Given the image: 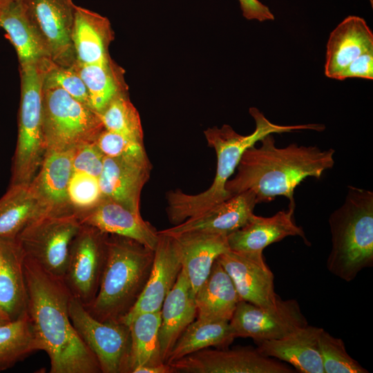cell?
I'll return each instance as SVG.
<instances>
[{
    "label": "cell",
    "instance_id": "30bf717a",
    "mask_svg": "<svg viewBox=\"0 0 373 373\" xmlns=\"http://www.w3.org/2000/svg\"><path fill=\"white\" fill-rule=\"evenodd\" d=\"M107 233L82 224L69 252L64 282L71 295L85 307L98 291L106 257Z\"/></svg>",
    "mask_w": 373,
    "mask_h": 373
},
{
    "label": "cell",
    "instance_id": "3957f363",
    "mask_svg": "<svg viewBox=\"0 0 373 373\" xmlns=\"http://www.w3.org/2000/svg\"><path fill=\"white\" fill-rule=\"evenodd\" d=\"M249 113L256 123L255 130L249 135H240L227 124L204 131L208 146L215 150L217 156L215 178L207 190L198 194H187L180 190L168 192L166 213L172 224H178L232 196L225 189L226 182L236 170L243 153L267 135L302 130L322 131L325 129V126L319 124H275L254 107L249 108Z\"/></svg>",
    "mask_w": 373,
    "mask_h": 373
},
{
    "label": "cell",
    "instance_id": "f1b7e54d",
    "mask_svg": "<svg viewBox=\"0 0 373 373\" xmlns=\"http://www.w3.org/2000/svg\"><path fill=\"white\" fill-rule=\"evenodd\" d=\"M48 214L29 184H10L0 198V238L15 239L29 224Z\"/></svg>",
    "mask_w": 373,
    "mask_h": 373
},
{
    "label": "cell",
    "instance_id": "ee69618b",
    "mask_svg": "<svg viewBox=\"0 0 373 373\" xmlns=\"http://www.w3.org/2000/svg\"><path fill=\"white\" fill-rule=\"evenodd\" d=\"M10 1H12V0H0V6Z\"/></svg>",
    "mask_w": 373,
    "mask_h": 373
},
{
    "label": "cell",
    "instance_id": "6da1fadb",
    "mask_svg": "<svg viewBox=\"0 0 373 373\" xmlns=\"http://www.w3.org/2000/svg\"><path fill=\"white\" fill-rule=\"evenodd\" d=\"M27 312L41 350L49 356L50 373L102 372L96 356L76 332L69 316L72 296L62 279L24 256Z\"/></svg>",
    "mask_w": 373,
    "mask_h": 373
},
{
    "label": "cell",
    "instance_id": "484cf974",
    "mask_svg": "<svg viewBox=\"0 0 373 373\" xmlns=\"http://www.w3.org/2000/svg\"><path fill=\"white\" fill-rule=\"evenodd\" d=\"M0 28L15 47L20 66L51 60L23 0L0 6Z\"/></svg>",
    "mask_w": 373,
    "mask_h": 373
},
{
    "label": "cell",
    "instance_id": "2e32d148",
    "mask_svg": "<svg viewBox=\"0 0 373 373\" xmlns=\"http://www.w3.org/2000/svg\"><path fill=\"white\" fill-rule=\"evenodd\" d=\"M256 204L255 194L245 191L158 233L176 236L188 232H204L227 236L251 220Z\"/></svg>",
    "mask_w": 373,
    "mask_h": 373
},
{
    "label": "cell",
    "instance_id": "ac0fdd59",
    "mask_svg": "<svg viewBox=\"0 0 373 373\" xmlns=\"http://www.w3.org/2000/svg\"><path fill=\"white\" fill-rule=\"evenodd\" d=\"M80 222L100 231L133 239L155 250L159 239L158 231L145 221L140 212L133 211L107 198L92 209L77 213Z\"/></svg>",
    "mask_w": 373,
    "mask_h": 373
},
{
    "label": "cell",
    "instance_id": "7a4b0ae2",
    "mask_svg": "<svg viewBox=\"0 0 373 373\" xmlns=\"http://www.w3.org/2000/svg\"><path fill=\"white\" fill-rule=\"evenodd\" d=\"M259 142V146L254 145L243 153L236 175L226 182L225 189L231 195L251 191L257 204L283 195L289 204H295L296 187L308 177L320 179L334 164L333 149L294 143L278 147L272 134Z\"/></svg>",
    "mask_w": 373,
    "mask_h": 373
},
{
    "label": "cell",
    "instance_id": "8992f818",
    "mask_svg": "<svg viewBox=\"0 0 373 373\" xmlns=\"http://www.w3.org/2000/svg\"><path fill=\"white\" fill-rule=\"evenodd\" d=\"M48 61L20 66L19 129L10 184H29L46 153L43 131V86Z\"/></svg>",
    "mask_w": 373,
    "mask_h": 373
},
{
    "label": "cell",
    "instance_id": "836d02e7",
    "mask_svg": "<svg viewBox=\"0 0 373 373\" xmlns=\"http://www.w3.org/2000/svg\"><path fill=\"white\" fill-rule=\"evenodd\" d=\"M99 115L105 129L143 143L139 113L126 93L115 97Z\"/></svg>",
    "mask_w": 373,
    "mask_h": 373
},
{
    "label": "cell",
    "instance_id": "44dd1931",
    "mask_svg": "<svg viewBox=\"0 0 373 373\" xmlns=\"http://www.w3.org/2000/svg\"><path fill=\"white\" fill-rule=\"evenodd\" d=\"M173 238L182 264L195 294L208 277L215 260L229 249L227 236L204 232H188Z\"/></svg>",
    "mask_w": 373,
    "mask_h": 373
},
{
    "label": "cell",
    "instance_id": "cb8c5ba5",
    "mask_svg": "<svg viewBox=\"0 0 373 373\" xmlns=\"http://www.w3.org/2000/svg\"><path fill=\"white\" fill-rule=\"evenodd\" d=\"M373 49V34L365 21L349 16L331 32L327 44L325 74L338 79L343 70L362 53Z\"/></svg>",
    "mask_w": 373,
    "mask_h": 373
},
{
    "label": "cell",
    "instance_id": "4316f807",
    "mask_svg": "<svg viewBox=\"0 0 373 373\" xmlns=\"http://www.w3.org/2000/svg\"><path fill=\"white\" fill-rule=\"evenodd\" d=\"M23 261L15 238H0V307L12 321L28 313Z\"/></svg>",
    "mask_w": 373,
    "mask_h": 373
},
{
    "label": "cell",
    "instance_id": "1f68e13d",
    "mask_svg": "<svg viewBox=\"0 0 373 373\" xmlns=\"http://www.w3.org/2000/svg\"><path fill=\"white\" fill-rule=\"evenodd\" d=\"M72 67L86 87L89 107L98 114L115 97L125 93L122 75L112 61L102 64H83L75 61Z\"/></svg>",
    "mask_w": 373,
    "mask_h": 373
},
{
    "label": "cell",
    "instance_id": "83f0119b",
    "mask_svg": "<svg viewBox=\"0 0 373 373\" xmlns=\"http://www.w3.org/2000/svg\"><path fill=\"white\" fill-rule=\"evenodd\" d=\"M240 300L232 280L216 259L195 294L197 318L229 322Z\"/></svg>",
    "mask_w": 373,
    "mask_h": 373
},
{
    "label": "cell",
    "instance_id": "f6af8a7d",
    "mask_svg": "<svg viewBox=\"0 0 373 373\" xmlns=\"http://www.w3.org/2000/svg\"><path fill=\"white\" fill-rule=\"evenodd\" d=\"M370 1L371 3L372 7H373V0H370Z\"/></svg>",
    "mask_w": 373,
    "mask_h": 373
},
{
    "label": "cell",
    "instance_id": "9c48e42d",
    "mask_svg": "<svg viewBox=\"0 0 373 373\" xmlns=\"http://www.w3.org/2000/svg\"><path fill=\"white\" fill-rule=\"evenodd\" d=\"M68 312L78 335L96 356L102 372L128 373L131 348L129 326L121 322L97 320L73 296Z\"/></svg>",
    "mask_w": 373,
    "mask_h": 373
},
{
    "label": "cell",
    "instance_id": "b9f144b4",
    "mask_svg": "<svg viewBox=\"0 0 373 373\" xmlns=\"http://www.w3.org/2000/svg\"><path fill=\"white\" fill-rule=\"evenodd\" d=\"M133 373H174L171 366L166 363L157 365L142 366L135 369Z\"/></svg>",
    "mask_w": 373,
    "mask_h": 373
},
{
    "label": "cell",
    "instance_id": "ba28073f",
    "mask_svg": "<svg viewBox=\"0 0 373 373\" xmlns=\"http://www.w3.org/2000/svg\"><path fill=\"white\" fill-rule=\"evenodd\" d=\"M81 227L77 213L46 214L27 225L15 240L26 257L63 280L72 242Z\"/></svg>",
    "mask_w": 373,
    "mask_h": 373
},
{
    "label": "cell",
    "instance_id": "9a60e30c",
    "mask_svg": "<svg viewBox=\"0 0 373 373\" xmlns=\"http://www.w3.org/2000/svg\"><path fill=\"white\" fill-rule=\"evenodd\" d=\"M181 270L182 264L173 238L159 233L147 282L138 300L121 323L128 325L141 314L160 311Z\"/></svg>",
    "mask_w": 373,
    "mask_h": 373
},
{
    "label": "cell",
    "instance_id": "7bdbcfd3",
    "mask_svg": "<svg viewBox=\"0 0 373 373\" xmlns=\"http://www.w3.org/2000/svg\"><path fill=\"white\" fill-rule=\"evenodd\" d=\"M12 320L6 312L0 307V325L6 324Z\"/></svg>",
    "mask_w": 373,
    "mask_h": 373
},
{
    "label": "cell",
    "instance_id": "7402d4cb",
    "mask_svg": "<svg viewBox=\"0 0 373 373\" xmlns=\"http://www.w3.org/2000/svg\"><path fill=\"white\" fill-rule=\"evenodd\" d=\"M323 328L309 325L300 327L278 339L257 344L263 355L284 361L302 373H324L318 348Z\"/></svg>",
    "mask_w": 373,
    "mask_h": 373
},
{
    "label": "cell",
    "instance_id": "5bb4252c",
    "mask_svg": "<svg viewBox=\"0 0 373 373\" xmlns=\"http://www.w3.org/2000/svg\"><path fill=\"white\" fill-rule=\"evenodd\" d=\"M232 280L240 300L266 309L276 307L274 274L263 257L256 258L230 249L217 258Z\"/></svg>",
    "mask_w": 373,
    "mask_h": 373
},
{
    "label": "cell",
    "instance_id": "8fae6325",
    "mask_svg": "<svg viewBox=\"0 0 373 373\" xmlns=\"http://www.w3.org/2000/svg\"><path fill=\"white\" fill-rule=\"evenodd\" d=\"M229 325L236 338H250L257 345L281 338L308 325L295 299L279 298L274 309H266L240 300Z\"/></svg>",
    "mask_w": 373,
    "mask_h": 373
},
{
    "label": "cell",
    "instance_id": "5b68a950",
    "mask_svg": "<svg viewBox=\"0 0 373 373\" xmlns=\"http://www.w3.org/2000/svg\"><path fill=\"white\" fill-rule=\"evenodd\" d=\"M332 247L326 267L346 282L373 265V192L348 186L343 203L329 218Z\"/></svg>",
    "mask_w": 373,
    "mask_h": 373
},
{
    "label": "cell",
    "instance_id": "d6986e66",
    "mask_svg": "<svg viewBox=\"0 0 373 373\" xmlns=\"http://www.w3.org/2000/svg\"><path fill=\"white\" fill-rule=\"evenodd\" d=\"M150 171L149 160L104 157L99 177L103 197L140 212L141 192L149 178Z\"/></svg>",
    "mask_w": 373,
    "mask_h": 373
},
{
    "label": "cell",
    "instance_id": "4dcf8cb0",
    "mask_svg": "<svg viewBox=\"0 0 373 373\" xmlns=\"http://www.w3.org/2000/svg\"><path fill=\"white\" fill-rule=\"evenodd\" d=\"M161 312H146L136 316L128 325L131 348L128 372L142 366L164 363L160 354L159 329Z\"/></svg>",
    "mask_w": 373,
    "mask_h": 373
},
{
    "label": "cell",
    "instance_id": "d4e9b609",
    "mask_svg": "<svg viewBox=\"0 0 373 373\" xmlns=\"http://www.w3.org/2000/svg\"><path fill=\"white\" fill-rule=\"evenodd\" d=\"M72 39L76 62L102 64L111 61L108 48L114 34L108 18L75 5Z\"/></svg>",
    "mask_w": 373,
    "mask_h": 373
},
{
    "label": "cell",
    "instance_id": "7c38bea8",
    "mask_svg": "<svg viewBox=\"0 0 373 373\" xmlns=\"http://www.w3.org/2000/svg\"><path fill=\"white\" fill-rule=\"evenodd\" d=\"M182 373H293L289 365L262 354L256 347L206 348L169 364Z\"/></svg>",
    "mask_w": 373,
    "mask_h": 373
},
{
    "label": "cell",
    "instance_id": "e0dca14e",
    "mask_svg": "<svg viewBox=\"0 0 373 373\" xmlns=\"http://www.w3.org/2000/svg\"><path fill=\"white\" fill-rule=\"evenodd\" d=\"M294 209L295 204H289L287 209L279 211L271 217L254 214L244 227L227 236L229 249L262 258L265 247L288 236H299L309 243L304 230L295 222Z\"/></svg>",
    "mask_w": 373,
    "mask_h": 373
},
{
    "label": "cell",
    "instance_id": "52a82bcc",
    "mask_svg": "<svg viewBox=\"0 0 373 373\" xmlns=\"http://www.w3.org/2000/svg\"><path fill=\"white\" fill-rule=\"evenodd\" d=\"M104 129L97 113L63 89L44 82L43 131L46 151H70L95 142Z\"/></svg>",
    "mask_w": 373,
    "mask_h": 373
},
{
    "label": "cell",
    "instance_id": "ab89813d",
    "mask_svg": "<svg viewBox=\"0 0 373 373\" xmlns=\"http://www.w3.org/2000/svg\"><path fill=\"white\" fill-rule=\"evenodd\" d=\"M348 77L373 79V49L369 50L352 61L341 73L338 79Z\"/></svg>",
    "mask_w": 373,
    "mask_h": 373
},
{
    "label": "cell",
    "instance_id": "4fadbf2b",
    "mask_svg": "<svg viewBox=\"0 0 373 373\" xmlns=\"http://www.w3.org/2000/svg\"><path fill=\"white\" fill-rule=\"evenodd\" d=\"M51 60L71 67L76 61L73 44L75 4L72 0H23Z\"/></svg>",
    "mask_w": 373,
    "mask_h": 373
},
{
    "label": "cell",
    "instance_id": "ffe728a7",
    "mask_svg": "<svg viewBox=\"0 0 373 373\" xmlns=\"http://www.w3.org/2000/svg\"><path fill=\"white\" fill-rule=\"evenodd\" d=\"M73 150L47 151L41 166L30 183L48 214L75 213L68 200V188L73 169Z\"/></svg>",
    "mask_w": 373,
    "mask_h": 373
},
{
    "label": "cell",
    "instance_id": "d590c367",
    "mask_svg": "<svg viewBox=\"0 0 373 373\" xmlns=\"http://www.w3.org/2000/svg\"><path fill=\"white\" fill-rule=\"evenodd\" d=\"M68 195L75 213L92 209L103 198L98 178L75 171L69 181Z\"/></svg>",
    "mask_w": 373,
    "mask_h": 373
},
{
    "label": "cell",
    "instance_id": "d6a6232c",
    "mask_svg": "<svg viewBox=\"0 0 373 373\" xmlns=\"http://www.w3.org/2000/svg\"><path fill=\"white\" fill-rule=\"evenodd\" d=\"M37 350H41L40 345L28 313L0 325V371Z\"/></svg>",
    "mask_w": 373,
    "mask_h": 373
},
{
    "label": "cell",
    "instance_id": "60d3db41",
    "mask_svg": "<svg viewBox=\"0 0 373 373\" xmlns=\"http://www.w3.org/2000/svg\"><path fill=\"white\" fill-rule=\"evenodd\" d=\"M242 15L247 19L259 21L274 20V16L269 8L258 0H238Z\"/></svg>",
    "mask_w": 373,
    "mask_h": 373
},
{
    "label": "cell",
    "instance_id": "603a6c76",
    "mask_svg": "<svg viewBox=\"0 0 373 373\" xmlns=\"http://www.w3.org/2000/svg\"><path fill=\"white\" fill-rule=\"evenodd\" d=\"M160 354L164 363L175 342L197 317L195 294L182 270L161 307Z\"/></svg>",
    "mask_w": 373,
    "mask_h": 373
},
{
    "label": "cell",
    "instance_id": "f546056e",
    "mask_svg": "<svg viewBox=\"0 0 373 373\" xmlns=\"http://www.w3.org/2000/svg\"><path fill=\"white\" fill-rule=\"evenodd\" d=\"M235 338L229 322L197 318L178 338L166 363L170 364L185 356L210 347L227 348Z\"/></svg>",
    "mask_w": 373,
    "mask_h": 373
},
{
    "label": "cell",
    "instance_id": "74e56055",
    "mask_svg": "<svg viewBox=\"0 0 373 373\" xmlns=\"http://www.w3.org/2000/svg\"><path fill=\"white\" fill-rule=\"evenodd\" d=\"M44 82L63 89L77 100L88 106L86 87L72 66L65 67L49 61L46 65Z\"/></svg>",
    "mask_w": 373,
    "mask_h": 373
},
{
    "label": "cell",
    "instance_id": "8d00e7d4",
    "mask_svg": "<svg viewBox=\"0 0 373 373\" xmlns=\"http://www.w3.org/2000/svg\"><path fill=\"white\" fill-rule=\"evenodd\" d=\"M95 144L104 157L149 160L144 143L104 129Z\"/></svg>",
    "mask_w": 373,
    "mask_h": 373
},
{
    "label": "cell",
    "instance_id": "277c9868",
    "mask_svg": "<svg viewBox=\"0 0 373 373\" xmlns=\"http://www.w3.org/2000/svg\"><path fill=\"white\" fill-rule=\"evenodd\" d=\"M153 259L154 250L133 239L108 234L98 291L85 307L88 312L101 321L121 322L140 296Z\"/></svg>",
    "mask_w": 373,
    "mask_h": 373
},
{
    "label": "cell",
    "instance_id": "f35d334b",
    "mask_svg": "<svg viewBox=\"0 0 373 373\" xmlns=\"http://www.w3.org/2000/svg\"><path fill=\"white\" fill-rule=\"evenodd\" d=\"M104 155L95 142L88 143L73 150V169L99 178L103 169Z\"/></svg>",
    "mask_w": 373,
    "mask_h": 373
},
{
    "label": "cell",
    "instance_id": "e575fe53",
    "mask_svg": "<svg viewBox=\"0 0 373 373\" xmlns=\"http://www.w3.org/2000/svg\"><path fill=\"white\" fill-rule=\"evenodd\" d=\"M318 348L324 373H367L358 361L347 353L343 341L322 329Z\"/></svg>",
    "mask_w": 373,
    "mask_h": 373
}]
</instances>
